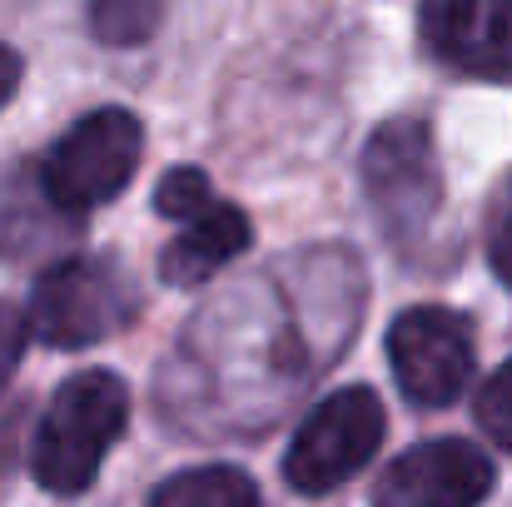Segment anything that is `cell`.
Returning <instances> with one entry per match:
<instances>
[{"label":"cell","instance_id":"13","mask_svg":"<svg viewBox=\"0 0 512 507\" xmlns=\"http://www.w3.org/2000/svg\"><path fill=\"white\" fill-rule=\"evenodd\" d=\"M483 244H488V264H493L498 284L512 289V174L498 184V194H493V204H488Z\"/></svg>","mask_w":512,"mask_h":507},{"label":"cell","instance_id":"15","mask_svg":"<svg viewBox=\"0 0 512 507\" xmlns=\"http://www.w3.org/2000/svg\"><path fill=\"white\" fill-rule=\"evenodd\" d=\"M25 338H30V324H25V314H20V309H15L10 299H0V393H5V383L15 378V368H20Z\"/></svg>","mask_w":512,"mask_h":507},{"label":"cell","instance_id":"12","mask_svg":"<svg viewBox=\"0 0 512 507\" xmlns=\"http://www.w3.org/2000/svg\"><path fill=\"white\" fill-rule=\"evenodd\" d=\"M209 204H214V194H209L204 169H189V165L170 169V174L160 179V189H155V209H160L165 219H179V224L199 219Z\"/></svg>","mask_w":512,"mask_h":507},{"label":"cell","instance_id":"2","mask_svg":"<svg viewBox=\"0 0 512 507\" xmlns=\"http://www.w3.org/2000/svg\"><path fill=\"white\" fill-rule=\"evenodd\" d=\"M140 314V284L115 254H70L35 279L30 334L50 348H90L130 329Z\"/></svg>","mask_w":512,"mask_h":507},{"label":"cell","instance_id":"9","mask_svg":"<svg viewBox=\"0 0 512 507\" xmlns=\"http://www.w3.org/2000/svg\"><path fill=\"white\" fill-rule=\"evenodd\" d=\"M249 239H254L249 214L214 199L199 219H189V224L179 229V239L165 244V254H160V279H165L170 289H194V284L214 279L229 259H239V254L249 249Z\"/></svg>","mask_w":512,"mask_h":507},{"label":"cell","instance_id":"10","mask_svg":"<svg viewBox=\"0 0 512 507\" xmlns=\"http://www.w3.org/2000/svg\"><path fill=\"white\" fill-rule=\"evenodd\" d=\"M145 507H259V488L249 473L209 463V468H189L165 478Z\"/></svg>","mask_w":512,"mask_h":507},{"label":"cell","instance_id":"3","mask_svg":"<svg viewBox=\"0 0 512 507\" xmlns=\"http://www.w3.org/2000/svg\"><path fill=\"white\" fill-rule=\"evenodd\" d=\"M140 155H145V130L130 110L120 105L90 110L40 160V194L65 214L100 209L115 194H125V184L140 169Z\"/></svg>","mask_w":512,"mask_h":507},{"label":"cell","instance_id":"16","mask_svg":"<svg viewBox=\"0 0 512 507\" xmlns=\"http://www.w3.org/2000/svg\"><path fill=\"white\" fill-rule=\"evenodd\" d=\"M15 90H20V55L10 45H0V110L15 100Z\"/></svg>","mask_w":512,"mask_h":507},{"label":"cell","instance_id":"11","mask_svg":"<svg viewBox=\"0 0 512 507\" xmlns=\"http://www.w3.org/2000/svg\"><path fill=\"white\" fill-rule=\"evenodd\" d=\"M90 25L105 45H140L160 25V5L150 0H105L90 10Z\"/></svg>","mask_w":512,"mask_h":507},{"label":"cell","instance_id":"1","mask_svg":"<svg viewBox=\"0 0 512 507\" xmlns=\"http://www.w3.org/2000/svg\"><path fill=\"white\" fill-rule=\"evenodd\" d=\"M130 423V388L125 378L105 368H85L65 378L35 428L30 443V473L45 493L75 498L95 483L105 453Z\"/></svg>","mask_w":512,"mask_h":507},{"label":"cell","instance_id":"6","mask_svg":"<svg viewBox=\"0 0 512 507\" xmlns=\"http://www.w3.org/2000/svg\"><path fill=\"white\" fill-rule=\"evenodd\" d=\"M388 363L398 378V393L413 408H448L463 398L473 378V324L458 309L418 304L403 309L388 329Z\"/></svg>","mask_w":512,"mask_h":507},{"label":"cell","instance_id":"7","mask_svg":"<svg viewBox=\"0 0 512 507\" xmlns=\"http://www.w3.org/2000/svg\"><path fill=\"white\" fill-rule=\"evenodd\" d=\"M493 493V463L468 438H428L388 463L373 507H478Z\"/></svg>","mask_w":512,"mask_h":507},{"label":"cell","instance_id":"4","mask_svg":"<svg viewBox=\"0 0 512 507\" xmlns=\"http://www.w3.org/2000/svg\"><path fill=\"white\" fill-rule=\"evenodd\" d=\"M383 433H388V413L368 383H353V388L319 398L284 453L289 488L309 493V498L343 488L353 473H363L373 463V453L383 448Z\"/></svg>","mask_w":512,"mask_h":507},{"label":"cell","instance_id":"8","mask_svg":"<svg viewBox=\"0 0 512 507\" xmlns=\"http://www.w3.org/2000/svg\"><path fill=\"white\" fill-rule=\"evenodd\" d=\"M423 45L463 75L512 80V0H433L418 15Z\"/></svg>","mask_w":512,"mask_h":507},{"label":"cell","instance_id":"14","mask_svg":"<svg viewBox=\"0 0 512 507\" xmlns=\"http://www.w3.org/2000/svg\"><path fill=\"white\" fill-rule=\"evenodd\" d=\"M478 428H483L498 448H512V358L483 383V393H478Z\"/></svg>","mask_w":512,"mask_h":507},{"label":"cell","instance_id":"5","mask_svg":"<svg viewBox=\"0 0 512 507\" xmlns=\"http://www.w3.org/2000/svg\"><path fill=\"white\" fill-rule=\"evenodd\" d=\"M363 189L373 199L378 224L393 239H413L433 224L443 204V169H438L428 120L398 115L378 125V135L363 150Z\"/></svg>","mask_w":512,"mask_h":507}]
</instances>
